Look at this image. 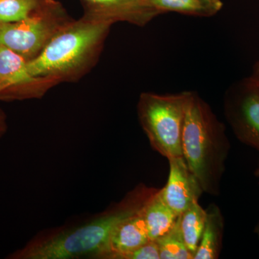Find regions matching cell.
I'll list each match as a JSON object with an SVG mask.
<instances>
[{"label":"cell","mask_w":259,"mask_h":259,"mask_svg":"<svg viewBox=\"0 0 259 259\" xmlns=\"http://www.w3.org/2000/svg\"><path fill=\"white\" fill-rule=\"evenodd\" d=\"M120 259H160L157 243L155 241H149L122 255Z\"/></svg>","instance_id":"cell-17"},{"label":"cell","mask_w":259,"mask_h":259,"mask_svg":"<svg viewBox=\"0 0 259 259\" xmlns=\"http://www.w3.org/2000/svg\"><path fill=\"white\" fill-rule=\"evenodd\" d=\"M224 229V217L221 209L217 204H209L206 209L205 225L194 259L219 258L222 250Z\"/></svg>","instance_id":"cell-11"},{"label":"cell","mask_w":259,"mask_h":259,"mask_svg":"<svg viewBox=\"0 0 259 259\" xmlns=\"http://www.w3.org/2000/svg\"><path fill=\"white\" fill-rule=\"evenodd\" d=\"M54 0H0V23L21 21Z\"/></svg>","instance_id":"cell-15"},{"label":"cell","mask_w":259,"mask_h":259,"mask_svg":"<svg viewBox=\"0 0 259 259\" xmlns=\"http://www.w3.org/2000/svg\"><path fill=\"white\" fill-rule=\"evenodd\" d=\"M158 189L140 184L104 212L73 226L37 233L9 259H106L110 236L117 227L141 212Z\"/></svg>","instance_id":"cell-1"},{"label":"cell","mask_w":259,"mask_h":259,"mask_svg":"<svg viewBox=\"0 0 259 259\" xmlns=\"http://www.w3.org/2000/svg\"><path fill=\"white\" fill-rule=\"evenodd\" d=\"M189 93H144L139 97L140 125L151 147L167 159L182 156V133Z\"/></svg>","instance_id":"cell-4"},{"label":"cell","mask_w":259,"mask_h":259,"mask_svg":"<svg viewBox=\"0 0 259 259\" xmlns=\"http://www.w3.org/2000/svg\"><path fill=\"white\" fill-rule=\"evenodd\" d=\"M231 150L226 126L198 94L190 91L182 133V156L204 193L221 194Z\"/></svg>","instance_id":"cell-3"},{"label":"cell","mask_w":259,"mask_h":259,"mask_svg":"<svg viewBox=\"0 0 259 259\" xmlns=\"http://www.w3.org/2000/svg\"><path fill=\"white\" fill-rule=\"evenodd\" d=\"M155 241L158 245L160 259H194V255L182 238L178 220L171 231Z\"/></svg>","instance_id":"cell-16"},{"label":"cell","mask_w":259,"mask_h":259,"mask_svg":"<svg viewBox=\"0 0 259 259\" xmlns=\"http://www.w3.org/2000/svg\"><path fill=\"white\" fill-rule=\"evenodd\" d=\"M59 83L52 78L34 76L28 61L0 45V101L40 99Z\"/></svg>","instance_id":"cell-7"},{"label":"cell","mask_w":259,"mask_h":259,"mask_svg":"<svg viewBox=\"0 0 259 259\" xmlns=\"http://www.w3.org/2000/svg\"><path fill=\"white\" fill-rule=\"evenodd\" d=\"M250 76L256 81L259 86V61L255 62V64L253 65V71H252V74Z\"/></svg>","instance_id":"cell-19"},{"label":"cell","mask_w":259,"mask_h":259,"mask_svg":"<svg viewBox=\"0 0 259 259\" xmlns=\"http://www.w3.org/2000/svg\"><path fill=\"white\" fill-rule=\"evenodd\" d=\"M205 221L206 209L199 205V202L191 205L179 216V226L182 238L186 246L194 255L198 248Z\"/></svg>","instance_id":"cell-14"},{"label":"cell","mask_w":259,"mask_h":259,"mask_svg":"<svg viewBox=\"0 0 259 259\" xmlns=\"http://www.w3.org/2000/svg\"><path fill=\"white\" fill-rule=\"evenodd\" d=\"M72 20L63 5L54 0L21 21L0 23V45L14 51L27 61H31Z\"/></svg>","instance_id":"cell-5"},{"label":"cell","mask_w":259,"mask_h":259,"mask_svg":"<svg viewBox=\"0 0 259 259\" xmlns=\"http://www.w3.org/2000/svg\"><path fill=\"white\" fill-rule=\"evenodd\" d=\"M223 112L237 139L259 151V86L251 76L227 89Z\"/></svg>","instance_id":"cell-6"},{"label":"cell","mask_w":259,"mask_h":259,"mask_svg":"<svg viewBox=\"0 0 259 259\" xmlns=\"http://www.w3.org/2000/svg\"><path fill=\"white\" fill-rule=\"evenodd\" d=\"M8 131L7 117L5 112L0 109V139L5 136Z\"/></svg>","instance_id":"cell-18"},{"label":"cell","mask_w":259,"mask_h":259,"mask_svg":"<svg viewBox=\"0 0 259 259\" xmlns=\"http://www.w3.org/2000/svg\"><path fill=\"white\" fill-rule=\"evenodd\" d=\"M114 23L88 15L66 24L35 59L28 61L34 76L59 83L76 82L91 71Z\"/></svg>","instance_id":"cell-2"},{"label":"cell","mask_w":259,"mask_h":259,"mask_svg":"<svg viewBox=\"0 0 259 259\" xmlns=\"http://www.w3.org/2000/svg\"><path fill=\"white\" fill-rule=\"evenodd\" d=\"M143 210L126 220L114 231L108 243L106 259H120L122 255L151 241Z\"/></svg>","instance_id":"cell-10"},{"label":"cell","mask_w":259,"mask_h":259,"mask_svg":"<svg viewBox=\"0 0 259 259\" xmlns=\"http://www.w3.org/2000/svg\"><path fill=\"white\" fill-rule=\"evenodd\" d=\"M255 233H256L257 236H258V238L259 239V221L258 222V224H257L256 227H255Z\"/></svg>","instance_id":"cell-20"},{"label":"cell","mask_w":259,"mask_h":259,"mask_svg":"<svg viewBox=\"0 0 259 259\" xmlns=\"http://www.w3.org/2000/svg\"><path fill=\"white\" fill-rule=\"evenodd\" d=\"M255 174L257 177H259V162H258V168H257L256 171H255Z\"/></svg>","instance_id":"cell-21"},{"label":"cell","mask_w":259,"mask_h":259,"mask_svg":"<svg viewBox=\"0 0 259 259\" xmlns=\"http://www.w3.org/2000/svg\"><path fill=\"white\" fill-rule=\"evenodd\" d=\"M83 14L144 27L161 15L150 0H80Z\"/></svg>","instance_id":"cell-8"},{"label":"cell","mask_w":259,"mask_h":259,"mask_svg":"<svg viewBox=\"0 0 259 259\" xmlns=\"http://www.w3.org/2000/svg\"><path fill=\"white\" fill-rule=\"evenodd\" d=\"M143 217L149 239L156 241L171 231L179 216L165 202L161 189H158L145 206Z\"/></svg>","instance_id":"cell-12"},{"label":"cell","mask_w":259,"mask_h":259,"mask_svg":"<svg viewBox=\"0 0 259 259\" xmlns=\"http://www.w3.org/2000/svg\"><path fill=\"white\" fill-rule=\"evenodd\" d=\"M150 2L161 14L172 12L202 18L214 16L223 7L222 0H150Z\"/></svg>","instance_id":"cell-13"},{"label":"cell","mask_w":259,"mask_h":259,"mask_svg":"<svg viewBox=\"0 0 259 259\" xmlns=\"http://www.w3.org/2000/svg\"><path fill=\"white\" fill-rule=\"evenodd\" d=\"M168 161L169 175L161 192L165 202L180 216L191 205L199 202L204 191L183 156L169 158Z\"/></svg>","instance_id":"cell-9"}]
</instances>
